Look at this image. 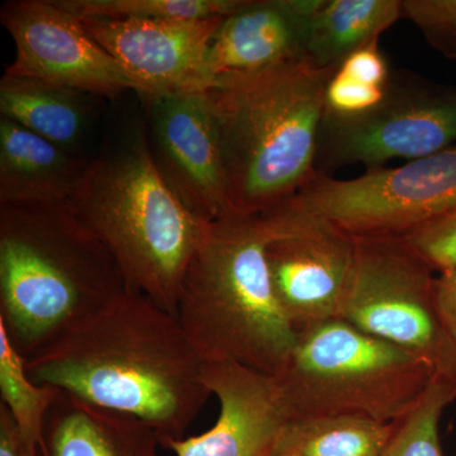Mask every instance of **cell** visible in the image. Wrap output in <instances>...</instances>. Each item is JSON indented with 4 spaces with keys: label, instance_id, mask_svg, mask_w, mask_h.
Wrapping results in <instances>:
<instances>
[{
    "label": "cell",
    "instance_id": "cell-30",
    "mask_svg": "<svg viewBox=\"0 0 456 456\" xmlns=\"http://www.w3.org/2000/svg\"><path fill=\"white\" fill-rule=\"evenodd\" d=\"M269 456H292V455H285V454H270Z\"/></svg>",
    "mask_w": 456,
    "mask_h": 456
},
{
    "label": "cell",
    "instance_id": "cell-5",
    "mask_svg": "<svg viewBox=\"0 0 456 456\" xmlns=\"http://www.w3.org/2000/svg\"><path fill=\"white\" fill-rule=\"evenodd\" d=\"M68 206L112 255L126 289L178 317L183 278L208 224L165 182L145 132L88 164Z\"/></svg>",
    "mask_w": 456,
    "mask_h": 456
},
{
    "label": "cell",
    "instance_id": "cell-28",
    "mask_svg": "<svg viewBox=\"0 0 456 456\" xmlns=\"http://www.w3.org/2000/svg\"><path fill=\"white\" fill-rule=\"evenodd\" d=\"M435 296L444 326L456 344V268L439 273L435 279Z\"/></svg>",
    "mask_w": 456,
    "mask_h": 456
},
{
    "label": "cell",
    "instance_id": "cell-25",
    "mask_svg": "<svg viewBox=\"0 0 456 456\" xmlns=\"http://www.w3.org/2000/svg\"><path fill=\"white\" fill-rule=\"evenodd\" d=\"M401 237L434 272L443 273L456 268V212L428 222Z\"/></svg>",
    "mask_w": 456,
    "mask_h": 456
},
{
    "label": "cell",
    "instance_id": "cell-18",
    "mask_svg": "<svg viewBox=\"0 0 456 456\" xmlns=\"http://www.w3.org/2000/svg\"><path fill=\"white\" fill-rule=\"evenodd\" d=\"M88 95L31 77L3 75L0 114L71 152L88 127Z\"/></svg>",
    "mask_w": 456,
    "mask_h": 456
},
{
    "label": "cell",
    "instance_id": "cell-26",
    "mask_svg": "<svg viewBox=\"0 0 456 456\" xmlns=\"http://www.w3.org/2000/svg\"><path fill=\"white\" fill-rule=\"evenodd\" d=\"M386 88L356 82L336 70L327 84L326 112L354 116L373 110L386 95Z\"/></svg>",
    "mask_w": 456,
    "mask_h": 456
},
{
    "label": "cell",
    "instance_id": "cell-27",
    "mask_svg": "<svg viewBox=\"0 0 456 456\" xmlns=\"http://www.w3.org/2000/svg\"><path fill=\"white\" fill-rule=\"evenodd\" d=\"M338 70L356 82L379 88L387 86L392 77L383 53L378 49V41L351 53Z\"/></svg>",
    "mask_w": 456,
    "mask_h": 456
},
{
    "label": "cell",
    "instance_id": "cell-13",
    "mask_svg": "<svg viewBox=\"0 0 456 456\" xmlns=\"http://www.w3.org/2000/svg\"><path fill=\"white\" fill-rule=\"evenodd\" d=\"M149 106L150 149L171 191L200 221L233 217L220 131L206 93L167 95Z\"/></svg>",
    "mask_w": 456,
    "mask_h": 456
},
{
    "label": "cell",
    "instance_id": "cell-6",
    "mask_svg": "<svg viewBox=\"0 0 456 456\" xmlns=\"http://www.w3.org/2000/svg\"><path fill=\"white\" fill-rule=\"evenodd\" d=\"M436 375L416 356L335 318L298 335L277 378L289 419L349 415L392 424Z\"/></svg>",
    "mask_w": 456,
    "mask_h": 456
},
{
    "label": "cell",
    "instance_id": "cell-23",
    "mask_svg": "<svg viewBox=\"0 0 456 456\" xmlns=\"http://www.w3.org/2000/svg\"><path fill=\"white\" fill-rule=\"evenodd\" d=\"M77 18L207 20L235 13L246 0H55Z\"/></svg>",
    "mask_w": 456,
    "mask_h": 456
},
{
    "label": "cell",
    "instance_id": "cell-4",
    "mask_svg": "<svg viewBox=\"0 0 456 456\" xmlns=\"http://www.w3.org/2000/svg\"><path fill=\"white\" fill-rule=\"evenodd\" d=\"M261 216L207 224L183 278L178 320L203 362H235L278 377L298 334L277 301Z\"/></svg>",
    "mask_w": 456,
    "mask_h": 456
},
{
    "label": "cell",
    "instance_id": "cell-11",
    "mask_svg": "<svg viewBox=\"0 0 456 456\" xmlns=\"http://www.w3.org/2000/svg\"><path fill=\"white\" fill-rule=\"evenodd\" d=\"M0 20L16 45L5 74L31 77L94 97L134 90L122 66L55 0H11Z\"/></svg>",
    "mask_w": 456,
    "mask_h": 456
},
{
    "label": "cell",
    "instance_id": "cell-21",
    "mask_svg": "<svg viewBox=\"0 0 456 456\" xmlns=\"http://www.w3.org/2000/svg\"><path fill=\"white\" fill-rule=\"evenodd\" d=\"M26 358L9 340L0 325V395L23 436L42 456H47L45 426L59 389L33 382L27 373Z\"/></svg>",
    "mask_w": 456,
    "mask_h": 456
},
{
    "label": "cell",
    "instance_id": "cell-22",
    "mask_svg": "<svg viewBox=\"0 0 456 456\" xmlns=\"http://www.w3.org/2000/svg\"><path fill=\"white\" fill-rule=\"evenodd\" d=\"M455 401L456 378L437 374L416 406L397 421L383 456H444L440 419Z\"/></svg>",
    "mask_w": 456,
    "mask_h": 456
},
{
    "label": "cell",
    "instance_id": "cell-10",
    "mask_svg": "<svg viewBox=\"0 0 456 456\" xmlns=\"http://www.w3.org/2000/svg\"><path fill=\"white\" fill-rule=\"evenodd\" d=\"M273 290L297 334L340 318L353 275L356 237L322 216L283 203L261 215Z\"/></svg>",
    "mask_w": 456,
    "mask_h": 456
},
{
    "label": "cell",
    "instance_id": "cell-29",
    "mask_svg": "<svg viewBox=\"0 0 456 456\" xmlns=\"http://www.w3.org/2000/svg\"><path fill=\"white\" fill-rule=\"evenodd\" d=\"M0 456H42L23 436L13 417L0 403Z\"/></svg>",
    "mask_w": 456,
    "mask_h": 456
},
{
    "label": "cell",
    "instance_id": "cell-19",
    "mask_svg": "<svg viewBox=\"0 0 456 456\" xmlns=\"http://www.w3.org/2000/svg\"><path fill=\"white\" fill-rule=\"evenodd\" d=\"M399 18L401 0H325L305 27V59L318 69L338 70Z\"/></svg>",
    "mask_w": 456,
    "mask_h": 456
},
{
    "label": "cell",
    "instance_id": "cell-17",
    "mask_svg": "<svg viewBox=\"0 0 456 456\" xmlns=\"http://www.w3.org/2000/svg\"><path fill=\"white\" fill-rule=\"evenodd\" d=\"M47 456H160L158 434L136 417L60 391L45 426Z\"/></svg>",
    "mask_w": 456,
    "mask_h": 456
},
{
    "label": "cell",
    "instance_id": "cell-8",
    "mask_svg": "<svg viewBox=\"0 0 456 456\" xmlns=\"http://www.w3.org/2000/svg\"><path fill=\"white\" fill-rule=\"evenodd\" d=\"M285 203L322 216L354 237L406 236L456 212V147L359 178L318 175Z\"/></svg>",
    "mask_w": 456,
    "mask_h": 456
},
{
    "label": "cell",
    "instance_id": "cell-3",
    "mask_svg": "<svg viewBox=\"0 0 456 456\" xmlns=\"http://www.w3.org/2000/svg\"><path fill=\"white\" fill-rule=\"evenodd\" d=\"M125 290L116 260L68 203L0 207V325L26 360Z\"/></svg>",
    "mask_w": 456,
    "mask_h": 456
},
{
    "label": "cell",
    "instance_id": "cell-9",
    "mask_svg": "<svg viewBox=\"0 0 456 456\" xmlns=\"http://www.w3.org/2000/svg\"><path fill=\"white\" fill-rule=\"evenodd\" d=\"M456 142V86L389 79L383 101L367 112H325L318 175L351 164L380 169L395 159L419 160Z\"/></svg>",
    "mask_w": 456,
    "mask_h": 456
},
{
    "label": "cell",
    "instance_id": "cell-1",
    "mask_svg": "<svg viewBox=\"0 0 456 456\" xmlns=\"http://www.w3.org/2000/svg\"><path fill=\"white\" fill-rule=\"evenodd\" d=\"M203 365L178 317L127 289L26 362L33 382L136 417L163 448L211 398Z\"/></svg>",
    "mask_w": 456,
    "mask_h": 456
},
{
    "label": "cell",
    "instance_id": "cell-24",
    "mask_svg": "<svg viewBox=\"0 0 456 456\" xmlns=\"http://www.w3.org/2000/svg\"><path fill=\"white\" fill-rule=\"evenodd\" d=\"M401 18L415 23L441 55L456 60V0H402Z\"/></svg>",
    "mask_w": 456,
    "mask_h": 456
},
{
    "label": "cell",
    "instance_id": "cell-14",
    "mask_svg": "<svg viewBox=\"0 0 456 456\" xmlns=\"http://www.w3.org/2000/svg\"><path fill=\"white\" fill-rule=\"evenodd\" d=\"M204 383L220 402L217 421L198 436L174 440L176 456H269L289 421L274 375L235 362H204Z\"/></svg>",
    "mask_w": 456,
    "mask_h": 456
},
{
    "label": "cell",
    "instance_id": "cell-16",
    "mask_svg": "<svg viewBox=\"0 0 456 456\" xmlns=\"http://www.w3.org/2000/svg\"><path fill=\"white\" fill-rule=\"evenodd\" d=\"M88 164L0 116V207L68 203Z\"/></svg>",
    "mask_w": 456,
    "mask_h": 456
},
{
    "label": "cell",
    "instance_id": "cell-15",
    "mask_svg": "<svg viewBox=\"0 0 456 456\" xmlns=\"http://www.w3.org/2000/svg\"><path fill=\"white\" fill-rule=\"evenodd\" d=\"M308 20L294 0H246L224 18L213 36L207 55L212 80L257 73L305 57Z\"/></svg>",
    "mask_w": 456,
    "mask_h": 456
},
{
    "label": "cell",
    "instance_id": "cell-12",
    "mask_svg": "<svg viewBox=\"0 0 456 456\" xmlns=\"http://www.w3.org/2000/svg\"><path fill=\"white\" fill-rule=\"evenodd\" d=\"M224 17L80 18L89 35L122 66L147 103L182 93L204 92L213 82L209 45Z\"/></svg>",
    "mask_w": 456,
    "mask_h": 456
},
{
    "label": "cell",
    "instance_id": "cell-7",
    "mask_svg": "<svg viewBox=\"0 0 456 456\" xmlns=\"http://www.w3.org/2000/svg\"><path fill=\"white\" fill-rule=\"evenodd\" d=\"M434 270L403 237H356L342 320L456 378V344L444 326Z\"/></svg>",
    "mask_w": 456,
    "mask_h": 456
},
{
    "label": "cell",
    "instance_id": "cell-2",
    "mask_svg": "<svg viewBox=\"0 0 456 456\" xmlns=\"http://www.w3.org/2000/svg\"><path fill=\"white\" fill-rule=\"evenodd\" d=\"M336 70L305 57L204 90L217 122L235 216L265 215L317 178L327 84Z\"/></svg>",
    "mask_w": 456,
    "mask_h": 456
},
{
    "label": "cell",
    "instance_id": "cell-20",
    "mask_svg": "<svg viewBox=\"0 0 456 456\" xmlns=\"http://www.w3.org/2000/svg\"><path fill=\"white\" fill-rule=\"evenodd\" d=\"M397 422L336 415L289 419L272 454L292 456H383Z\"/></svg>",
    "mask_w": 456,
    "mask_h": 456
}]
</instances>
